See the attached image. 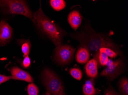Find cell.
Here are the masks:
<instances>
[{
	"label": "cell",
	"mask_w": 128,
	"mask_h": 95,
	"mask_svg": "<svg viewBox=\"0 0 128 95\" xmlns=\"http://www.w3.org/2000/svg\"><path fill=\"white\" fill-rule=\"evenodd\" d=\"M72 35L79 41L80 46L84 47L89 51H97L101 48L106 47L114 51L121 56H123L119 46L114 43L111 38L96 32L89 24H86L80 31Z\"/></svg>",
	"instance_id": "6da1fadb"
},
{
	"label": "cell",
	"mask_w": 128,
	"mask_h": 95,
	"mask_svg": "<svg viewBox=\"0 0 128 95\" xmlns=\"http://www.w3.org/2000/svg\"><path fill=\"white\" fill-rule=\"evenodd\" d=\"M32 20L56 46L61 45L64 32L45 16L41 7L33 13Z\"/></svg>",
	"instance_id": "7a4b0ae2"
},
{
	"label": "cell",
	"mask_w": 128,
	"mask_h": 95,
	"mask_svg": "<svg viewBox=\"0 0 128 95\" xmlns=\"http://www.w3.org/2000/svg\"><path fill=\"white\" fill-rule=\"evenodd\" d=\"M42 78L47 92L53 95H66L62 81L52 71L46 68H44Z\"/></svg>",
	"instance_id": "3957f363"
},
{
	"label": "cell",
	"mask_w": 128,
	"mask_h": 95,
	"mask_svg": "<svg viewBox=\"0 0 128 95\" xmlns=\"http://www.w3.org/2000/svg\"><path fill=\"white\" fill-rule=\"evenodd\" d=\"M0 7L7 13L20 14L32 19L33 13L26 2L23 0H0Z\"/></svg>",
	"instance_id": "277c9868"
},
{
	"label": "cell",
	"mask_w": 128,
	"mask_h": 95,
	"mask_svg": "<svg viewBox=\"0 0 128 95\" xmlns=\"http://www.w3.org/2000/svg\"><path fill=\"white\" fill-rule=\"evenodd\" d=\"M75 49L70 45H60L55 49V59L60 65H65L72 61Z\"/></svg>",
	"instance_id": "5b68a950"
},
{
	"label": "cell",
	"mask_w": 128,
	"mask_h": 95,
	"mask_svg": "<svg viewBox=\"0 0 128 95\" xmlns=\"http://www.w3.org/2000/svg\"><path fill=\"white\" fill-rule=\"evenodd\" d=\"M125 63L122 59L119 58L114 61L110 66L107 67L100 73L101 76H104L111 81L117 78L124 72Z\"/></svg>",
	"instance_id": "8992f818"
},
{
	"label": "cell",
	"mask_w": 128,
	"mask_h": 95,
	"mask_svg": "<svg viewBox=\"0 0 128 95\" xmlns=\"http://www.w3.org/2000/svg\"><path fill=\"white\" fill-rule=\"evenodd\" d=\"M12 29L4 21L0 22V45H4L9 42L12 35Z\"/></svg>",
	"instance_id": "52a82bcc"
},
{
	"label": "cell",
	"mask_w": 128,
	"mask_h": 95,
	"mask_svg": "<svg viewBox=\"0 0 128 95\" xmlns=\"http://www.w3.org/2000/svg\"><path fill=\"white\" fill-rule=\"evenodd\" d=\"M10 72L13 79L25 81L29 83L33 82V78L30 74L18 67H12L10 69Z\"/></svg>",
	"instance_id": "ba28073f"
},
{
	"label": "cell",
	"mask_w": 128,
	"mask_h": 95,
	"mask_svg": "<svg viewBox=\"0 0 128 95\" xmlns=\"http://www.w3.org/2000/svg\"><path fill=\"white\" fill-rule=\"evenodd\" d=\"M82 20V16L79 11L76 10L71 11L68 15V23L74 30H76L80 27Z\"/></svg>",
	"instance_id": "9c48e42d"
},
{
	"label": "cell",
	"mask_w": 128,
	"mask_h": 95,
	"mask_svg": "<svg viewBox=\"0 0 128 95\" xmlns=\"http://www.w3.org/2000/svg\"><path fill=\"white\" fill-rule=\"evenodd\" d=\"M98 63L95 59L89 61L85 66L86 75L90 78L94 79L98 76Z\"/></svg>",
	"instance_id": "30bf717a"
},
{
	"label": "cell",
	"mask_w": 128,
	"mask_h": 95,
	"mask_svg": "<svg viewBox=\"0 0 128 95\" xmlns=\"http://www.w3.org/2000/svg\"><path fill=\"white\" fill-rule=\"evenodd\" d=\"M90 58L89 50L82 46L79 47L75 56L76 60L77 62L81 64L86 63L89 61Z\"/></svg>",
	"instance_id": "8fae6325"
},
{
	"label": "cell",
	"mask_w": 128,
	"mask_h": 95,
	"mask_svg": "<svg viewBox=\"0 0 128 95\" xmlns=\"http://www.w3.org/2000/svg\"><path fill=\"white\" fill-rule=\"evenodd\" d=\"M94 79L91 78L86 81L82 87V91L84 95H95L100 93L98 89L94 88Z\"/></svg>",
	"instance_id": "7c38bea8"
},
{
	"label": "cell",
	"mask_w": 128,
	"mask_h": 95,
	"mask_svg": "<svg viewBox=\"0 0 128 95\" xmlns=\"http://www.w3.org/2000/svg\"><path fill=\"white\" fill-rule=\"evenodd\" d=\"M94 58L96 60L98 65L102 66H106L108 60V56L105 53L100 52L98 50L96 51L94 56Z\"/></svg>",
	"instance_id": "4fadbf2b"
},
{
	"label": "cell",
	"mask_w": 128,
	"mask_h": 95,
	"mask_svg": "<svg viewBox=\"0 0 128 95\" xmlns=\"http://www.w3.org/2000/svg\"><path fill=\"white\" fill-rule=\"evenodd\" d=\"M118 88L120 95H128V80L124 77L120 80L118 83Z\"/></svg>",
	"instance_id": "5bb4252c"
},
{
	"label": "cell",
	"mask_w": 128,
	"mask_h": 95,
	"mask_svg": "<svg viewBox=\"0 0 128 95\" xmlns=\"http://www.w3.org/2000/svg\"><path fill=\"white\" fill-rule=\"evenodd\" d=\"M50 3L51 6L56 11L62 10L66 6V2L63 0H51Z\"/></svg>",
	"instance_id": "9a60e30c"
},
{
	"label": "cell",
	"mask_w": 128,
	"mask_h": 95,
	"mask_svg": "<svg viewBox=\"0 0 128 95\" xmlns=\"http://www.w3.org/2000/svg\"><path fill=\"white\" fill-rule=\"evenodd\" d=\"M71 75L75 79L80 80L82 78V72L80 69L78 68H72L70 70Z\"/></svg>",
	"instance_id": "2e32d148"
},
{
	"label": "cell",
	"mask_w": 128,
	"mask_h": 95,
	"mask_svg": "<svg viewBox=\"0 0 128 95\" xmlns=\"http://www.w3.org/2000/svg\"><path fill=\"white\" fill-rule=\"evenodd\" d=\"M31 48V44L28 40H26L22 45V50L24 53V56H28L30 53Z\"/></svg>",
	"instance_id": "e0dca14e"
},
{
	"label": "cell",
	"mask_w": 128,
	"mask_h": 95,
	"mask_svg": "<svg viewBox=\"0 0 128 95\" xmlns=\"http://www.w3.org/2000/svg\"><path fill=\"white\" fill-rule=\"evenodd\" d=\"M27 91L28 95H38L39 93L38 88L34 83H30L28 85Z\"/></svg>",
	"instance_id": "ac0fdd59"
},
{
	"label": "cell",
	"mask_w": 128,
	"mask_h": 95,
	"mask_svg": "<svg viewBox=\"0 0 128 95\" xmlns=\"http://www.w3.org/2000/svg\"><path fill=\"white\" fill-rule=\"evenodd\" d=\"M98 51L100 52H104L106 54L108 55V56L110 58H115L118 55L117 53H116L114 51L112 50L111 49L106 47H102L100 48Z\"/></svg>",
	"instance_id": "d6986e66"
},
{
	"label": "cell",
	"mask_w": 128,
	"mask_h": 95,
	"mask_svg": "<svg viewBox=\"0 0 128 95\" xmlns=\"http://www.w3.org/2000/svg\"><path fill=\"white\" fill-rule=\"evenodd\" d=\"M104 95H119L112 86H109L104 92Z\"/></svg>",
	"instance_id": "ffe728a7"
},
{
	"label": "cell",
	"mask_w": 128,
	"mask_h": 95,
	"mask_svg": "<svg viewBox=\"0 0 128 95\" xmlns=\"http://www.w3.org/2000/svg\"><path fill=\"white\" fill-rule=\"evenodd\" d=\"M30 65V60L28 56H25L23 62H22V66L25 68H28Z\"/></svg>",
	"instance_id": "44dd1931"
},
{
	"label": "cell",
	"mask_w": 128,
	"mask_h": 95,
	"mask_svg": "<svg viewBox=\"0 0 128 95\" xmlns=\"http://www.w3.org/2000/svg\"><path fill=\"white\" fill-rule=\"evenodd\" d=\"M11 79H13L12 76H5L0 75V84Z\"/></svg>",
	"instance_id": "7402d4cb"
},
{
	"label": "cell",
	"mask_w": 128,
	"mask_h": 95,
	"mask_svg": "<svg viewBox=\"0 0 128 95\" xmlns=\"http://www.w3.org/2000/svg\"><path fill=\"white\" fill-rule=\"evenodd\" d=\"M113 61L111 59H108V62H107V63L106 64V66L107 67H108L111 65L112 64V63H114Z\"/></svg>",
	"instance_id": "603a6c76"
},
{
	"label": "cell",
	"mask_w": 128,
	"mask_h": 95,
	"mask_svg": "<svg viewBox=\"0 0 128 95\" xmlns=\"http://www.w3.org/2000/svg\"><path fill=\"white\" fill-rule=\"evenodd\" d=\"M43 95H52V94H51L50 93H48V92H47L46 91V93H45Z\"/></svg>",
	"instance_id": "cb8c5ba5"
}]
</instances>
